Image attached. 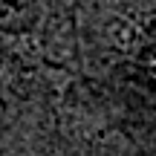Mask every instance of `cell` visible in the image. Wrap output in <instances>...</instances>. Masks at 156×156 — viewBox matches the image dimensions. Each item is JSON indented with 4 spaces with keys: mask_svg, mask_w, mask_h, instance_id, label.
Returning <instances> with one entry per match:
<instances>
[{
    "mask_svg": "<svg viewBox=\"0 0 156 156\" xmlns=\"http://www.w3.org/2000/svg\"><path fill=\"white\" fill-rule=\"evenodd\" d=\"M151 73H153V75H156V61H153V64H151Z\"/></svg>",
    "mask_w": 156,
    "mask_h": 156,
    "instance_id": "cell-2",
    "label": "cell"
},
{
    "mask_svg": "<svg viewBox=\"0 0 156 156\" xmlns=\"http://www.w3.org/2000/svg\"><path fill=\"white\" fill-rule=\"evenodd\" d=\"M0 17H9V12H6V9H3V6H0Z\"/></svg>",
    "mask_w": 156,
    "mask_h": 156,
    "instance_id": "cell-1",
    "label": "cell"
}]
</instances>
